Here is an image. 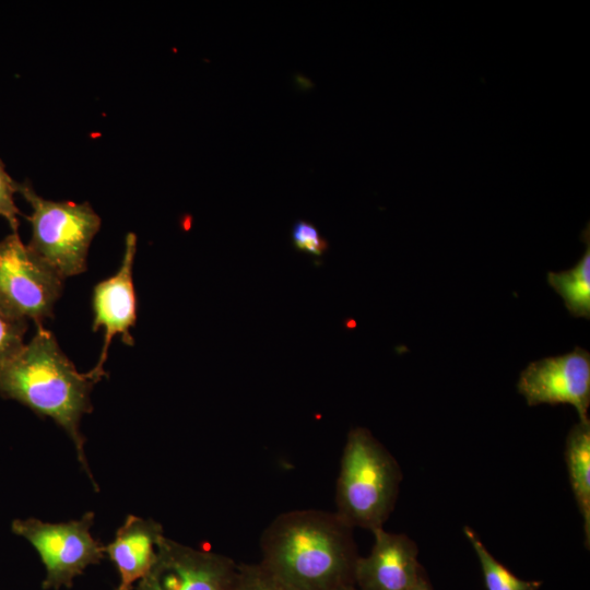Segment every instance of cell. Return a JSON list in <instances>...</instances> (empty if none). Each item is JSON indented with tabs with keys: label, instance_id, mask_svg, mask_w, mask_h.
I'll return each mask as SVG.
<instances>
[{
	"label": "cell",
	"instance_id": "1",
	"mask_svg": "<svg viewBox=\"0 0 590 590\" xmlns=\"http://www.w3.org/2000/svg\"><path fill=\"white\" fill-rule=\"evenodd\" d=\"M261 566L291 590L354 586L359 557L353 528L334 511L296 509L278 515L260 536Z\"/></svg>",
	"mask_w": 590,
	"mask_h": 590
},
{
	"label": "cell",
	"instance_id": "2",
	"mask_svg": "<svg viewBox=\"0 0 590 590\" xmlns=\"http://www.w3.org/2000/svg\"><path fill=\"white\" fill-rule=\"evenodd\" d=\"M96 382L90 371L76 370L51 332L42 324H37L33 339L0 366V394L19 401L39 416L52 418L63 428L97 491L85 456V438L80 432L82 416L93 411L90 394Z\"/></svg>",
	"mask_w": 590,
	"mask_h": 590
},
{
	"label": "cell",
	"instance_id": "3",
	"mask_svg": "<svg viewBox=\"0 0 590 590\" xmlns=\"http://www.w3.org/2000/svg\"><path fill=\"white\" fill-rule=\"evenodd\" d=\"M401 469L365 427L352 428L340 460L334 511L351 528H384L394 508Z\"/></svg>",
	"mask_w": 590,
	"mask_h": 590
},
{
	"label": "cell",
	"instance_id": "4",
	"mask_svg": "<svg viewBox=\"0 0 590 590\" xmlns=\"http://www.w3.org/2000/svg\"><path fill=\"white\" fill-rule=\"evenodd\" d=\"M17 192L33 209L31 250L62 279L85 271L90 244L101 227L95 211L87 203L45 200L26 184H17Z\"/></svg>",
	"mask_w": 590,
	"mask_h": 590
},
{
	"label": "cell",
	"instance_id": "5",
	"mask_svg": "<svg viewBox=\"0 0 590 590\" xmlns=\"http://www.w3.org/2000/svg\"><path fill=\"white\" fill-rule=\"evenodd\" d=\"M93 511L67 522H44L36 518L15 519L11 529L27 540L38 553L45 567L44 590L71 588L76 577L88 566L105 557V545L94 539Z\"/></svg>",
	"mask_w": 590,
	"mask_h": 590
},
{
	"label": "cell",
	"instance_id": "6",
	"mask_svg": "<svg viewBox=\"0 0 590 590\" xmlns=\"http://www.w3.org/2000/svg\"><path fill=\"white\" fill-rule=\"evenodd\" d=\"M62 278L24 245L17 233L0 241V311L33 319L37 324L51 315Z\"/></svg>",
	"mask_w": 590,
	"mask_h": 590
},
{
	"label": "cell",
	"instance_id": "7",
	"mask_svg": "<svg viewBox=\"0 0 590 590\" xmlns=\"http://www.w3.org/2000/svg\"><path fill=\"white\" fill-rule=\"evenodd\" d=\"M237 567L228 556L165 536L152 567L132 590H233Z\"/></svg>",
	"mask_w": 590,
	"mask_h": 590
},
{
	"label": "cell",
	"instance_id": "8",
	"mask_svg": "<svg viewBox=\"0 0 590 590\" xmlns=\"http://www.w3.org/2000/svg\"><path fill=\"white\" fill-rule=\"evenodd\" d=\"M517 390L528 405L570 404L587 420L590 405V354L571 352L531 362L520 374Z\"/></svg>",
	"mask_w": 590,
	"mask_h": 590
},
{
	"label": "cell",
	"instance_id": "9",
	"mask_svg": "<svg viewBox=\"0 0 590 590\" xmlns=\"http://www.w3.org/2000/svg\"><path fill=\"white\" fill-rule=\"evenodd\" d=\"M137 249V236L129 233L119 271L111 278L99 282L93 292L94 322L93 331L99 327L105 329L104 344L96 366L90 374L99 381L107 376L103 366L115 334H121L122 341L133 345L130 328L137 320V298L132 282V264Z\"/></svg>",
	"mask_w": 590,
	"mask_h": 590
},
{
	"label": "cell",
	"instance_id": "10",
	"mask_svg": "<svg viewBox=\"0 0 590 590\" xmlns=\"http://www.w3.org/2000/svg\"><path fill=\"white\" fill-rule=\"evenodd\" d=\"M368 555L357 558L354 587L357 590H412L423 575L416 544L403 533L379 528L373 531Z\"/></svg>",
	"mask_w": 590,
	"mask_h": 590
},
{
	"label": "cell",
	"instance_id": "11",
	"mask_svg": "<svg viewBox=\"0 0 590 590\" xmlns=\"http://www.w3.org/2000/svg\"><path fill=\"white\" fill-rule=\"evenodd\" d=\"M164 538L163 526L154 519L134 515L126 517L113 541L105 546V554L119 575L116 590H132L148 574Z\"/></svg>",
	"mask_w": 590,
	"mask_h": 590
},
{
	"label": "cell",
	"instance_id": "12",
	"mask_svg": "<svg viewBox=\"0 0 590 590\" xmlns=\"http://www.w3.org/2000/svg\"><path fill=\"white\" fill-rule=\"evenodd\" d=\"M565 460L571 489L583 520L585 544L590 543V420H579L566 438Z\"/></svg>",
	"mask_w": 590,
	"mask_h": 590
},
{
	"label": "cell",
	"instance_id": "13",
	"mask_svg": "<svg viewBox=\"0 0 590 590\" xmlns=\"http://www.w3.org/2000/svg\"><path fill=\"white\" fill-rule=\"evenodd\" d=\"M583 255L569 270L548 272L550 286L564 299L568 312L576 318L590 319V237L589 225L581 234Z\"/></svg>",
	"mask_w": 590,
	"mask_h": 590
},
{
	"label": "cell",
	"instance_id": "14",
	"mask_svg": "<svg viewBox=\"0 0 590 590\" xmlns=\"http://www.w3.org/2000/svg\"><path fill=\"white\" fill-rule=\"evenodd\" d=\"M463 532L471 543L482 568L486 590H539L541 581L523 580L499 563L485 547L472 528L464 527Z\"/></svg>",
	"mask_w": 590,
	"mask_h": 590
},
{
	"label": "cell",
	"instance_id": "15",
	"mask_svg": "<svg viewBox=\"0 0 590 590\" xmlns=\"http://www.w3.org/2000/svg\"><path fill=\"white\" fill-rule=\"evenodd\" d=\"M233 590H291L270 573L260 563L238 564Z\"/></svg>",
	"mask_w": 590,
	"mask_h": 590
},
{
	"label": "cell",
	"instance_id": "16",
	"mask_svg": "<svg viewBox=\"0 0 590 590\" xmlns=\"http://www.w3.org/2000/svg\"><path fill=\"white\" fill-rule=\"evenodd\" d=\"M292 244L295 250L321 258L329 249V241L319 229L306 220H297L291 232Z\"/></svg>",
	"mask_w": 590,
	"mask_h": 590
},
{
	"label": "cell",
	"instance_id": "17",
	"mask_svg": "<svg viewBox=\"0 0 590 590\" xmlns=\"http://www.w3.org/2000/svg\"><path fill=\"white\" fill-rule=\"evenodd\" d=\"M26 320L9 317L0 311V366L24 345Z\"/></svg>",
	"mask_w": 590,
	"mask_h": 590
},
{
	"label": "cell",
	"instance_id": "18",
	"mask_svg": "<svg viewBox=\"0 0 590 590\" xmlns=\"http://www.w3.org/2000/svg\"><path fill=\"white\" fill-rule=\"evenodd\" d=\"M14 192H17V184L8 175L0 162V216L8 221L13 233H17L20 211L14 203Z\"/></svg>",
	"mask_w": 590,
	"mask_h": 590
},
{
	"label": "cell",
	"instance_id": "19",
	"mask_svg": "<svg viewBox=\"0 0 590 590\" xmlns=\"http://www.w3.org/2000/svg\"><path fill=\"white\" fill-rule=\"evenodd\" d=\"M412 590H432V588L424 575H422Z\"/></svg>",
	"mask_w": 590,
	"mask_h": 590
},
{
	"label": "cell",
	"instance_id": "20",
	"mask_svg": "<svg viewBox=\"0 0 590 590\" xmlns=\"http://www.w3.org/2000/svg\"><path fill=\"white\" fill-rule=\"evenodd\" d=\"M339 590H357V589L354 586H347V587L341 588Z\"/></svg>",
	"mask_w": 590,
	"mask_h": 590
}]
</instances>
